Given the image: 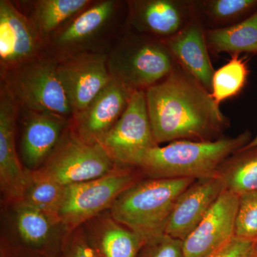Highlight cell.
I'll return each mask as SVG.
<instances>
[{"label": "cell", "mask_w": 257, "mask_h": 257, "mask_svg": "<svg viewBox=\"0 0 257 257\" xmlns=\"http://www.w3.org/2000/svg\"><path fill=\"white\" fill-rule=\"evenodd\" d=\"M145 92L158 145L180 140L214 141L229 127V119L211 93L178 64Z\"/></svg>", "instance_id": "cell-1"}, {"label": "cell", "mask_w": 257, "mask_h": 257, "mask_svg": "<svg viewBox=\"0 0 257 257\" xmlns=\"http://www.w3.org/2000/svg\"><path fill=\"white\" fill-rule=\"evenodd\" d=\"M126 0H93L85 10L47 37L43 55L57 62L77 56L108 55L126 32Z\"/></svg>", "instance_id": "cell-2"}, {"label": "cell", "mask_w": 257, "mask_h": 257, "mask_svg": "<svg viewBox=\"0 0 257 257\" xmlns=\"http://www.w3.org/2000/svg\"><path fill=\"white\" fill-rule=\"evenodd\" d=\"M248 130L234 138L223 137L214 141L180 140L150 149L140 170L146 178L199 179L217 174L228 157L249 143Z\"/></svg>", "instance_id": "cell-3"}, {"label": "cell", "mask_w": 257, "mask_h": 257, "mask_svg": "<svg viewBox=\"0 0 257 257\" xmlns=\"http://www.w3.org/2000/svg\"><path fill=\"white\" fill-rule=\"evenodd\" d=\"M195 180L145 177L120 194L109 213L146 243L165 233L176 201Z\"/></svg>", "instance_id": "cell-4"}, {"label": "cell", "mask_w": 257, "mask_h": 257, "mask_svg": "<svg viewBox=\"0 0 257 257\" xmlns=\"http://www.w3.org/2000/svg\"><path fill=\"white\" fill-rule=\"evenodd\" d=\"M177 64L163 42L127 30L106 59L111 80L134 92L147 90L163 80Z\"/></svg>", "instance_id": "cell-5"}, {"label": "cell", "mask_w": 257, "mask_h": 257, "mask_svg": "<svg viewBox=\"0 0 257 257\" xmlns=\"http://www.w3.org/2000/svg\"><path fill=\"white\" fill-rule=\"evenodd\" d=\"M0 87L20 107L67 120L73 117L57 62L45 55L0 73Z\"/></svg>", "instance_id": "cell-6"}, {"label": "cell", "mask_w": 257, "mask_h": 257, "mask_svg": "<svg viewBox=\"0 0 257 257\" xmlns=\"http://www.w3.org/2000/svg\"><path fill=\"white\" fill-rule=\"evenodd\" d=\"M1 246L24 257H61L71 231L23 201L2 204Z\"/></svg>", "instance_id": "cell-7"}, {"label": "cell", "mask_w": 257, "mask_h": 257, "mask_svg": "<svg viewBox=\"0 0 257 257\" xmlns=\"http://www.w3.org/2000/svg\"><path fill=\"white\" fill-rule=\"evenodd\" d=\"M145 178L138 167L117 166L98 178L67 186L59 218L72 232L95 216L109 210L120 194Z\"/></svg>", "instance_id": "cell-8"}, {"label": "cell", "mask_w": 257, "mask_h": 257, "mask_svg": "<svg viewBox=\"0 0 257 257\" xmlns=\"http://www.w3.org/2000/svg\"><path fill=\"white\" fill-rule=\"evenodd\" d=\"M98 144L115 165L138 168L147 152L159 146L152 132L145 91L134 93L121 117Z\"/></svg>", "instance_id": "cell-9"}, {"label": "cell", "mask_w": 257, "mask_h": 257, "mask_svg": "<svg viewBox=\"0 0 257 257\" xmlns=\"http://www.w3.org/2000/svg\"><path fill=\"white\" fill-rule=\"evenodd\" d=\"M99 144L87 145L69 128L40 169L39 173L67 187L106 175L116 167Z\"/></svg>", "instance_id": "cell-10"}, {"label": "cell", "mask_w": 257, "mask_h": 257, "mask_svg": "<svg viewBox=\"0 0 257 257\" xmlns=\"http://www.w3.org/2000/svg\"><path fill=\"white\" fill-rule=\"evenodd\" d=\"M126 30L165 41L195 16L194 0H126Z\"/></svg>", "instance_id": "cell-11"}, {"label": "cell", "mask_w": 257, "mask_h": 257, "mask_svg": "<svg viewBox=\"0 0 257 257\" xmlns=\"http://www.w3.org/2000/svg\"><path fill=\"white\" fill-rule=\"evenodd\" d=\"M107 55L77 56L57 62V74L73 116L82 112L111 82L106 65Z\"/></svg>", "instance_id": "cell-12"}, {"label": "cell", "mask_w": 257, "mask_h": 257, "mask_svg": "<svg viewBox=\"0 0 257 257\" xmlns=\"http://www.w3.org/2000/svg\"><path fill=\"white\" fill-rule=\"evenodd\" d=\"M69 123L70 120L56 115L19 106V152L24 167L30 170L40 169L60 143Z\"/></svg>", "instance_id": "cell-13"}, {"label": "cell", "mask_w": 257, "mask_h": 257, "mask_svg": "<svg viewBox=\"0 0 257 257\" xmlns=\"http://www.w3.org/2000/svg\"><path fill=\"white\" fill-rule=\"evenodd\" d=\"M239 198L225 190L196 229L182 241L185 257H209L235 236Z\"/></svg>", "instance_id": "cell-14"}, {"label": "cell", "mask_w": 257, "mask_h": 257, "mask_svg": "<svg viewBox=\"0 0 257 257\" xmlns=\"http://www.w3.org/2000/svg\"><path fill=\"white\" fill-rule=\"evenodd\" d=\"M44 41L14 1L0 0V73L43 55Z\"/></svg>", "instance_id": "cell-15"}, {"label": "cell", "mask_w": 257, "mask_h": 257, "mask_svg": "<svg viewBox=\"0 0 257 257\" xmlns=\"http://www.w3.org/2000/svg\"><path fill=\"white\" fill-rule=\"evenodd\" d=\"M19 106L0 87V191L1 202L20 201L28 179V169L17 150Z\"/></svg>", "instance_id": "cell-16"}, {"label": "cell", "mask_w": 257, "mask_h": 257, "mask_svg": "<svg viewBox=\"0 0 257 257\" xmlns=\"http://www.w3.org/2000/svg\"><path fill=\"white\" fill-rule=\"evenodd\" d=\"M134 93L111 81L82 112L72 117L71 132L82 143L98 144L121 117Z\"/></svg>", "instance_id": "cell-17"}, {"label": "cell", "mask_w": 257, "mask_h": 257, "mask_svg": "<svg viewBox=\"0 0 257 257\" xmlns=\"http://www.w3.org/2000/svg\"><path fill=\"white\" fill-rule=\"evenodd\" d=\"M225 190L224 182L217 174L196 179L176 201L166 226L165 234L184 241Z\"/></svg>", "instance_id": "cell-18"}, {"label": "cell", "mask_w": 257, "mask_h": 257, "mask_svg": "<svg viewBox=\"0 0 257 257\" xmlns=\"http://www.w3.org/2000/svg\"><path fill=\"white\" fill-rule=\"evenodd\" d=\"M187 73L211 93L214 70L205 39V30L195 16L179 33L162 41Z\"/></svg>", "instance_id": "cell-19"}, {"label": "cell", "mask_w": 257, "mask_h": 257, "mask_svg": "<svg viewBox=\"0 0 257 257\" xmlns=\"http://www.w3.org/2000/svg\"><path fill=\"white\" fill-rule=\"evenodd\" d=\"M81 226L99 257H138L145 243L141 236L115 220L109 210Z\"/></svg>", "instance_id": "cell-20"}, {"label": "cell", "mask_w": 257, "mask_h": 257, "mask_svg": "<svg viewBox=\"0 0 257 257\" xmlns=\"http://www.w3.org/2000/svg\"><path fill=\"white\" fill-rule=\"evenodd\" d=\"M93 0H27L14 1L31 21L43 41L71 19L79 14Z\"/></svg>", "instance_id": "cell-21"}, {"label": "cell", "mask_w": 257, "mask_h": 257, "mask_svg": "<svg viewBox=\"0 0 257 257\" xmlns=\"http://www.w3.org/2000/svg\"><path fill=\"white\" fill-rule=\"evenodd\" d=\"M195 17L205 30L233 26L257 11V0H194Z\"/></svg>", "instance_id": "cell-22"}, {"label": "cell", "mask_w": 257, "mask_h": 257, "mask_svg": "<svg viewBox=\"0 0 257 257\" xmlns=\"http://www.w3.org/2000/svg\"><path fill=\"white\" fill-rule=\"evenodd\" d=\"M205 39L209 53L217 55L226 52L257 55V11L241 23L215 30H206Z\"/></svg>", "instance_id": "cell-23"}, {"label": "cell", "mask_w": 257, "mask_h": 257, "mask_svg": "<svg viewBox=\"0 0 257 257\" xmlns=\"http://www.w3.org/2000/svg\"><path fill=\"white\" fill-rule=\"evenodd\" d=\"M217 175L226 190L238 197L257 192V147L239 150L228 157L218 169Z\"/></svg>", "instance_id": "cell-24"}, {"label": "cell", "mask_w": 257, "mask_h": 257, "mask_svg": "<svg viewBox=\"0 0 257 257\" xmlns=\"http://www.w3.org/2000/svg\"><path fill=\"white\" fill-rule=\"evenodd\" d=\"M65 187L41 175L37 170H28L27 184L21 201L42 211L49 217L60 221L59 213Z\"/></svg>", "instance_id": "cell-25"}, {"label": "cell", "mask_w": 257, "mask_h": 257, "mask_svg": "<svg viewBox=\"0 0 257 257\" xmlns=\"http://www.w3.org/2000/svg\"><path fill=\"white\" fill-rule=\"evenodd\" d=\"M248 75L246 62L239 55H231L227 63L215 70L211 82V95L219 105L237 96L245 87Z\"/></svg>", "instance_id": "cell-26"}, {"label": "cell", "mask_w": 257, "mask_h": 257, "mask_svg": "<svg viewBox=\"0 0 257 257\" xmlns=\"http://www.w3.org/2000/svg\"><path fill=\"white\" fill-rule=\"evenodd\" d=\"M235 236L254 240L257 237V192L239 196Z\"/></svg>", "instance_id": "cell-27"}, {"label": "cell", "mask_w": 257, "mask_h": 257, "mask_svg": "<svg viewBox=\"0 0 257 257\" xmlns=\"http://www.w3.org/2000/svg\"><path fill=\"white\" fill-rule=\"evenodd\" d=\"M138 257H185L182 241L169 235H159L144 244Z\"/></svg>", "instance_id": "cell-28"}, {"label": "cell", "mask_w": 257, "mask_h": 257, "mask_svg": "<svg viewBox=\"0 0 257 257\" xmlns=\"http://www.w3.org/2000/svg\"><path fill=\"white\" fill-rule=\"evenodd\" d=\"M61 257H99L84 233L82 226L74 230L64 244Z\"/></svg>", "instance_id": "cell-29"}, {"label": "cell", "mask_w": 257, "mask_h": 257, "mask_svg": "<svg viewBox=\"0 0 257 257\" xmlns=\"http://www.w3.org/2000/svg\"><path fill=\"white\" fill-rule=\"evenodd\" d=\"M253 241L235 236L209 257H247Z\"/></svg>", "instance_id": "cell-30"}, {"label": "cell", "mask_w": 257, "mask_h": 257, "mask_svg": "<svg viewBox=\"0 0 257 257\" xmlns=\"http://www.w3.org/2000/svg\"><path fill=\"white\" fill-rule=\"evenodd\" d=\"M1 257H24L20 255L17 254L13 251H10L8 248L1 246Z\"/></svg>", "instance_id": "cell-31"}, {"label": "cell", "mask_w": 257, "mask_h": 257, "mask_svg": "<svg viewBox=\"0 0 257 257\" xmlns=\"http://www.w3.org/2000/svg\"><path fill=\"white\" fill-rule=\"evenodd\" d=\"M247 257H257V237L253 241L252 246Z\"/></svg>", "instance_id": "cell-32"}, {"label": "cell", "mask_w": 257, "mask_h": 257, "mask_svg": "<svg viewBox=\"0 0 257 257\" xmlns=\"http://www.w3.org/2000/svg\"><path fill=\"white\" fill-rule=\"evenodd\" d=\"M257 147V135L254 138L252 139L246 146L241 148V150H247V149L252 148V147Z\"/></svg>", "instance_id": "cell-33"}]
</instances>
